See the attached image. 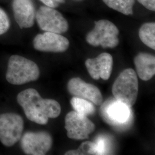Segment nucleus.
<instances>
[{"instance_id": "nucleus-1", "label": "nucleus", "mask_w": 155, "mask_h": 155, "mask_svg": "<svg viewBox=\"0 0 155 155\" xmlns=\"http://www.w3.org/2000/svg\"><path fill=\"white\" fill-rule=\"evenodd\" d=\"M17 100L28 120L40 125L47 124L49 118H55L61 113V106L58 102L43 99L35 89H26L20 92Z\"/></svg>"}, {"instance_id": "nucleus-2", "label": "nucleus", "mask_w": 155, "mask_h": 155, "mask_svg": "<svg viewBox=\"0 0 155 155\" xmlns=\"http://www.w3.org/2000/svg\"><path fill=\"white\" fill-rule=\"evenodd\" d=\"M40 76L39 67L23 56L12 55L9 59L6 79L9 83L21 85L35 81Z\"/></svg>"}, {"instance_id": "nucleus-3", "label": "nucleus", "mask_w": 155, "mask_h": 155, "mask_svg": "<svg viewBox=\"0 0 155 155\" xmlns=\"http://www.w3.org/2000/svg\"><path fill=\"white\" fill-rule=\"evenodd\" d=\"M139 93V82L132 68L124 70L117 78L112 87L114 98L131 107L136 103Z\"/></svg>"}, {"instance_id": "nucleus-4", "label": "nucleus", "mask_w": 155, "mask_h": 155, "mask_svg": "<svg viewBox=\"0 0 155 155\" xmlns=\"http://www.w3.org/2000/svg\"><path fill=\"white\" fill-rule=\"evenodd\" d=\"M119 30L109 20H101L95 22V27L86 36V41L93 46L114 48L119 44Z\"/></svg>"}, {"instance_id": "nucleus-5", "label": "nucleus", "mask_w": 155, "mask_h": 155, "mask_svg": "<svg viewBox=\"0 0 155 155\" xmlns=\"http://www.w3.org/2000/svg\"><path fill=\"white\" fill-rule=\"evenodd\" d=\"M24 120L21 116L13 113L0 114V141L11 147L21 138Z\"/></svg>"}, {"instance_id": "nucleus-6", "label": "nucleus", "mask_w": 155, "mask_h": 155, "mask_svg": "<svg viewBox=\"0 0 155 155\" xmlns=\"http://www.w3.org/2000/svg\"><path fill=\"white\" fill-rule=\"evenodd\" d=\"M36 18L39 27L45 32L61 34L68 29V24L61 13L47 6L39 8Z\"/></svg>"}, {"instance_id": "nucleus-7", "label": "nucleus", "mask_w": 155, "mask_h": 155, "mask_svg": "<svg viewBox=\"0 0 155 155\" xmlns=\"http://www.w3.org/2000/svg\"><path fill=\"white\" fill-rule=\"evenodd\" d=\"M52 138L50 133L45 132L24 133L20 139L23 152L28 155H45L51 150Z\"/></svg>"}, {"instance_id": "nucleus-8", "label": "nucleus", "mask_w": 155, "mask_h": 155, "mask_svg": "<svg viewBox=\"0 0 155 155\" xmlns=\"http://www.w3.org/2000/svg\"><path fill=\"white\" fill-rule=\"evenodd\" d=\"M95 127L94 123L87 117L79 114L75 111L69 112L65 117V129L70 139L77 140L88 139Z\"/></svg>"}, {"instance_id": "nucleus-9", "label": "nucleus", "mask_w": 155, "mask_h": 155, "mask_svg": "<svg viewBox=\"0 0 155 155\" xmlns=\"http://www.w3.org/2000/svg\"><path fill=\"white\" fill-rule=\"evenodd\" d=\"M101 112L106 121L111 125L121 127L130 123V107L116 99L106 101L102 106Z\"/></svg>"}, {"instance_id": "nucleus-10", "label": "nucleus", "mask_w": 155, "mask_h": 155, "mask_svg": "<svg viewBox=\"0 0 155 155\" xmlns=\"http://www.w3.org/2000/svg\"><path fill=\"white\" fill-rule=\"evenodd\" d=\"M33 45L36 50L56 53L66 51L70 45V42L66 38L59 33L45 32L35 38Z\"/></svg>"}, {"instance_id": "nucleus-11", "label": "nucleus", "mask_w": 155, "mask_h": 155, "mask_svg": "<svg viewBox=\"0 0 155 155\" xmlns=\"http://www.w3.org/2000/svg\"><path fill=\"white\" fill-rule=\"evenodd\" d=\"M67 89L74 97L88 100L96 105L102 104L103 98L100 89L79 78H71L67 84Z\"/></svg>"}, {"instance_id": "nucleus-12", "label": "nucleus", "mask_w": 155, "mask_h": 155, "mask_svg": "<svg viewBox=\"0 0 155 155\" xmlns=\"http://www.w3.org/2000/svg\"><path fill=\"white\" fill-rule=\"evenodd\" d=\"M113 57L108 53H102L94 59H88L85 62L90 76L94 79L100 78L107 80L110 77L113 68Z\"/></svg>"}, {"instance_id": "nucleus-13", "label": "nucleus", "mask_w": 155, "mask_h": 155, "mask_svg": "<svg viewBox=\"0 0 155 155\" xmlns=\"http://www.w3.org/2000/svg\"><path fill=\"white\" fill-rule=\"evenodd\" d=\"M14 16L20 28L32 27L36 17L35 9L31 0H13Z\"/></svg>"}, {"instance_id": "nucleus-14", "label": "nucleus", "mask_w": 155, "mask_h": 155, "mask_svg": "<svg viewBox=\"0 0 155 155\" xmlns=\"http://www.w3.org/2000/svg\"><path fill=\"white\" fill-rule=\"evenodd\" d=\"M134 63L140 78L147 81L155 74V56L147 53H139L134 58Z\"/></svg>"}, {"instance_id": "nucleus-15", "label": "nucleus", "mask_w": 155, "mask_h": 155, "mask_svg": "<svg viewBox=\"0 0 155 155\" xmlns=\"http://www.w3.org/2000/svg\"><path fill=\"white\" fill-rule=\"evenodd\" d=\"M139 37L142 42L150 48L155 50V24L148 22L143 24L139 30Z\"/></svg>"}, {"instance_id": "nucleus-16", "label": "nucleus", "mask_w": 155, "mask_h": 155, "mask_svg": "<svg viewBox=\"0 0 155 155\" xmlns=\"http://www.w3.org/2000/svg\"><path fill=\"white\" fill-rule=\"evenodd\" d=\"M70 104L75 112L83 116H87L93 114L95 111L93 103L88 100L74 97L71 100Z\"/></svg>"}, {"instance_id": "nucleus-17", "label": "nucleus", "mask_w": 155, "mask_h": 155, "mask_svg": "<svg viewBox=\"0 0 155 155\" xmlns=\"http://www.w3.org/2000/svg\"><path fill=\"white\" fill-rule=\"evenodd\" d=\"M106 5L125 15L133 14L134 0H103Z\"/></svg>"}, {"instance_id": "nucleus-18", "label": "nucleus", "mask_w": 155, "mask_h": 155, "mask_svg": "<svg viewBox=\"0 0 155 155\" xmlns=\"http://www.w3.org/2000/svg\"><path fill=\"white\" fill-rule=\"evenodd\" d=\"M66 155H97L95 142L85 141L77 150H70L65 153Z\"/></svg>"}, {"instance_id": "nucleus-19", "label": "nucleus", "mask_w": 155, "mask_h": 155, "mask_svg": "<svg viewBox=\"0 0 155 155\" xmlns=\"http://www.w3.org/2000/svg\"><path fill=\"white\" fill-rule=\"evenodd\" d=\"M97 155H106L107 154L109 143L107 139L104 136H100L95 141Z\"/></svg>"}, {"instance_id": "nucleus-20", "label": "nucleus", "mask_w": 155, "mask_h": 155, "mask_svg": "<svg viewBox=\"0 0 155 155\" xmlns=\"http://www.w3.org/2000/svg\"><path fill=\"white\" fill-rule=\"evenodd\" d=\"M10 27V21L6 13L0 8V35L6 33Z\"/></svg>"}, {"instance_id": "nucleus-21", "label": "nucleus", "mask_w": 155, "mask_h": 155, "mask_svg": "<svg viewBox=\"0 0 155 155\" xmlns=\"http://www.w3.org/2000/svg\"><path fill=\"white\" fill-rule=\"evenodd\" d=\"M140 4L150 11H155V0H137Z\"/></svg>"}, {"instance_id": "nucleus-22", "label": "nucleus", "mask_w": 155, "mask_h": 155, "mask_svg": "<svg viewBox=\"0 0 155 155\" xmlns=\"http://www.w3.org/2000/svg\"><path fill=\"white\" fill-rule=\"evenodd\" d=\"M45 5L51 8H56L61 3H64L65 0H40Z\"/></svg>"}]
</instances>
